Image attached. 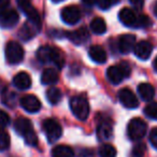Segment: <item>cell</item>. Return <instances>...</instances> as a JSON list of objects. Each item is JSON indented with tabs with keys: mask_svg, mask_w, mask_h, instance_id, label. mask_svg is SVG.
Segmentation results:
<instances>
[{
	"mask_svg": "<svg viewBox=\"0 0 157 157\" xmlns=\"http://www.w3.org/2000/svg\"><path fill=\"white\" fill-rule=\"evenodd\" d=\"M100 157H116V150L111 144H103L99 148Z\"/></svg>",
	"mask_w": 157,
	"mask_h": 157,
	"instance_id": "obj_26",
	"label": "cell"
},
{
	"mask_svg": "<svg viewBox=\"0 0 157 157\" xmlns=\"http://www.w3.org/2000/svg\"><path fill=\"white\" fill-rule=\"evenodd\" d=\"M90 57L94 63H103L107 61L108 55L105 50L100 45H93L90 48Z\"/></svg>",
	"mask_w": 157,
	"mask_h": 157,
	"instance_id": "obj_17",
	"label": "cell"
},
{
	"mask_svg": "<svg viewBox=\"0 0 157 157\" xmlns=\"http://www.w3.org/2000/svg\"><path fill=\"white\" fill-rule=\"evenodd\" d=\"M113 136V128L110 122H101L99 126L97 127V137L99 140H109Z\"/></svg>",
	"mask_w": 157,
	"mask_h": 157,
	"instance_id": "obj_20",
	"label": "cell"
},
{
	"mask_svg": "<svg viewBox=\"0 0 157 157\" xmlns=\"http://www.w3.org/2000/svg\"><path fill=\"white\" fill-rule=\"evenodd\" d=\"M120 2V0H98V7L101 10H108L112 8L113 6L117 5Z\"/></svg>",
	"mask_w": 157,
	"mask_h": 157,
	"instance_id": "obj_29",
	"label": "cell"
},
{
	"mask_svg": "<svg viewBox=\"0 0 157 157\" xmlns=\"http://www.w3.org/2000/svg\"><path fill=\"white\" fill-rule=\"evenodd\" d=\"M133 52L135 55L141 60H146L150 58L151 54L153 52V46L148 41L142 40V41L136 43L135 48H133Z\"/></svg>",
	"mask_w": 157,
	"mask_h": 157,
	"instance_id": "obj_15",
	"label": "cell"
},
{
	"mask_svg": "<svg viewBox=\"0 0 157 157\" xmlns=\"http://www.w3.org/2000/svg\"><path fill=\"white\" fill-rule=\"evenodd\" d=\"M153 11H154V14H155V16L157 17V1L155 2V5H154V9H153Z\"/></svg>",
	"mask_w": 157,
	"mask_h": 157,
	"instance_id": "obj_38",
	"label": "cell"
},
{
	"mask_svg": "<svg viewBox=\"0 0 157 157\" xmlns=\"http://www.w3.org/2000/svg\"><path fill=\"white\" fill-rule=\"evenodd\" d=\"M145 153V145L144 144H138L133 147L131 152V157H143Z\"/></svg>",
	"mask_w": 157,
	"mask_h": 157,
	"instance_id": "obj_30",
	"label": "cell"
},
{
	"mask_svg": "<svg viewBox=\"0 0 157 157\" xmlns=\"http://www.w3.org/2000/svg\"><path fill=\"white\" fill-rule=\"evenodd\" d=\"M10 124V116L7 112L0 110V129H3Z\"/></svg>",
	"mask_w": 157,
	"mask_h": 157,
	"instance_id": "obj_31",
	"label": "cell"
},
{
	"mask_svg": "<svg viewBox=\"0 0 157 157\" xmlns=\"http://www.w3.org/2000/svg\"><path fill=\"white\" fill-rule=\"evenodd\" d=\"M118 99L121 103L127 109H136L139 105L137 97L129 88H123L118 92Z\"/></svg>",
	"mask_w": 157,
	"mask_h": 157,
	"instance_id": "obj_12",
	"label": "cell"
},
{
	"mask_svg": "<svg viewBox=\"0 0 157 157\" xmlns=\"http://www.w3.org/2000/svg\"><path fill=\"white\" fill-rule=\"evenodd\" d=\"M138 93L142 100L151 101L155 96V90L151 84L148 83H141L138 86Z\"/></svg>",
	"mask_w": 157,
	"mask_h": 157,
	"instance_id": "obj_22",
	"label": "cell"
},
{
	"mask_svg": "<svg viewBox=\"0 0 157 157\" xmlns=\"http://www.w3.org/2000/svg\"><path fill=\"white\" fill-rule=\"evenodd\" d=\"M59 73L54 68H48L43 70L41 74V82L44 85H53L58 82Z\"/></svg>",
	"mask_w": 157,
	"mask_h": 157,
	"instance_id": "obj_19",
	"label": "cell"
},
{
	"mask_svg": "<svg viewBox=\"0 0 157 157\" xmlns=\"http://www.w3.org/2000/svg\"><path fill=\"white\" fill-rule=\"evenodd\" d=\"M131 73V68L127 61H121L118 65L111 66L107 70V76L112 84H120L121 82L127 78Z\"/></svg>",
	"mask_w": 157,
	"mask_h": 157,
	"instance_id": "obj_3",
	"label": "cell"
},
{
	"mask_svg": "<svg viewBox=\"0 0 157 157\" xmlns=\"http://www.w3.org/2000/svg\"><path fill=\"white\" fill-rule=\"evenodd\" d=\"M52 157H74V152L68 145H57L52 150Z\"/></svg>",
	"mask_w": 157,
	"mask_h": 157,
	"instance_id": "obj_23",
	"label": "cell"
},
{
	"mask_svg": "<svg viewBox=\"0 0 157 157\" xmlns=\"http://www.w3.org/2000/svg\"><path fill=\"white\" fill-rule=\"evenodd\" d=\"M144 114H145L148 118L157 120V103L152 102L146 105V107L144 108Z\"/></svg>",
	"mask_w": 157,
	"mask_h": 157,
	"instance_id": "obj_28",
	"label": "cell"
},
{
	"mask_svg": "<svg viewBox=\"0 0 157 157\" xmlns=\"http://www.w3.org/2000/svg\"><path fill=\"white\" fill-rule=\"evenodd\" d=\"M14 128H15L16 132L20 136H22L25 139L28 145L36 146L38 144V137L36 135L35 130H33V126L31 122L26 117H18L16 118L15 123H14Z\"/></svg>",
	"mask_w": 157,
	"mask_h": 157,
	"instance_id": "obj_2",
	"label": "cell"
},
{
	"mask_svg": "<svg viewBox=\"0 0 157 157\" xmlns=\"http://www.w3.org/2000/svg\"><path fill=\"white\" fill-rule=\"evenodd\" d=\"M60 16L67 25H75L81 18V11L76 6H67L61 10Z\"/></svg>",
	"mask_w": 157,
	"mask_h": 157,
	"instance_id": "obj_10",
	"label": "cell"
},
{
	"mask_svg": "<svg viewBox=\"0 0 157 157\" xmlns=\"http://www.w3.org/2000/svg\"><path fill=\"white\" fill-rule=\"evenodd\" d=\"M24 58V48L15 41L8 42L6 46V59L11 65H17Z\"/></svg>",
	"mask_w": 157,
	"mask_h": 157,
	"instance_id": "obj_6",
	"label": "cell"
},
{
	"mask_svg": "<svg viewBox=\"0 0 157 157\" xmlns=\"http://www.w3.org/2000/svg\"><path fill=\"white\" fill-rule=\"evenodd\" d=\"M153 66H154V69L157 71V56H156V58L154 59V63H153Z\"/></svg>",
	"mask_w": 157,
	"mask_h": 157,
	"instance_id": "obj_39",
	"label": "cell"
},
{
	"mask_svg": "<svg viewBox=\"0 0 157 157\" xmlns=\"http://www.w3.org/2000/svg\"><path fill=\"white\" fill-rule=\"evenodd\" d=\"M10 146V136L3 129H0V151L8 150Z\"/></svg>",
	"mask_w": 157,
	"mask_h": 157,
	"instance_id": "obj_27",
	"label": "cell"
},
{
	"mask_svg": "<svg viewBox=\"0 0 157 157\" xmlns=\"http://www.w3.org/2000/svg\"><path fill=\"white\" fill-rule=\"evenodd\" d=\"M40 30V28H38L37 26H35L33 24H31L30 22H27L26 24L23 25V27L20 30V38L24 41H28V40L33 39L35 37V35Z\"/></svg>",
	"mask_w": 157,
	"mask_h": 157,
	"instance_id": "obj_21",
	"label": "cell"
},
{
	"mask_svg": "<svg viewBox=\"0 0 157 157\" xmlns=\"http://www.w3.org/2000/svg\"><path fill=\"white\" fill-rule=\"evenodd\" d=\"M151 24V21L148 18V16L141 14L139 15V20H138V28H144V27H147Z\"/></svg>",
	"mask_w": 157,
	"mask_h": 157,
	"instance_id": "obj_33",
	"label": "cell"
},
{
	"mask_svg": "<svg viewBox=\"0 0 157 157\" xmlns=\"http://www.w3.org/2000/svg\"><path fill=\"white\" fill-rule=\"evenodd\" d=\"M16 2H17L20 9L23 11V13L27 16L28 22L40 28L41 27V17H40L38 11L35 9V7L31 5L30 0H16Z\"/></svg>",
	"mask_w": 157,
	"mask_h": 157,
	"instance_id": "obj_7",
	"label": "cell"
},
{
	"mask_svg": "<svg viewBox=\"0 0 157 157\" xmlns=\"http://www.w3.org/2000/svg\"><path fill=\"white\" fill-rule=\"evenodd\" d=\"M37 57L42 63H54L58 69L65 66V56L59 48L44 45L38 50Z\"/></svg>",
	"mask_w": 157,
	"mask_h": 157,
	"instance_id": "obj_1",
	"label": "cell"
},
{
	"mask_svg": "<svg viewBox=\"0 0 157 157\" xmlns=\"http://www.w3.org/2000/svg\"><path fill=\"white\" fill-rule=\"evenodd\" d=\"M70 109L78 120L86 121L90 115V107L87 99L82 96H75L70 99Z\"/></svg>",
	"mask_w": 157,
	"mask_h": 157,
	"instance_id": "obj_4",
	"label": "cell"
},
{
	"mask_svg": "<svg viewBox=\"0 0 157 157\" xmlns=\"http://www.w3.org/2000/svg\"><path fill=\"white\" fill-rule=\"evenodd\" d=\"M136 45V37L131 33H125L118 38V50L122 54H128Z\"/></svg>",
	"mask_w": 157,
	"mask_h": 157,
	"instance_id": "obj_16",
	"label": "cell"
},
{
	"mask_svg": "<svg viewBox=\"0 0 157 157\" xmlns=\"http://www.w3.org/2000/svg\"><path fill=\"white\" fill-rule=\"evenodd\" d=\"M61 97H63V94L60 90L57 87H50L46 92V98L51 105H57L61 100Z\"/></svg>",
	"mask_w": 157,
	"mask_h": 157,
	"instance_id": "obj_25",
	"label": "cell"
},
{
	"mask_svg": "<svg viewBox=\"0 0 157 157\" xmlns=\"http://www.w3.org/2000/svg\"><path fill=\"white\" fill-rule=\"evenodd\" d=\"M86 6H94L98 2V0H82Z\"/></svg>",
	"mask_w": 157,
	"mask_h": 157,
	"instance_id": "obj_37",
	"label": "cell"
},
{
	"mask_svg": "<svg viewBox=\"0 0 157 157\" xmlns=\"http://www.w3.org/2000/svg\"><path fill=\"white\" fill-rule=\"evenodd\" d=\"M13 84L18 90H28L31 86V78L27 72H20L14 76Z\"/></svg>",
	"mask_w": 157,
	"mask_h": 157,
	"instance_id": "obj_18",
	"label": "cell"
},
{
	"mask_svg": "<svg viewBox=\"0 0 157 157\" xmlns=\"http://www.w3.org/2000/svg\"><path fill=\"white\" fill-rule=\"evenodd\" d=\"M66 37L70 40L71 42H73L75 45H81L84 44L85 42L88 41L90 39V33L85 27H82V28H78L74 31H69V33H66Z\"/></svg>",
	"mask_w": 157,
	"mask_h": 157,
	"instance_id": "obj_14",
	"label": "cell"
},
{
	"mask_svg": "<svg viewBox=\"0 0 157 157\" xmlns=\"http://www.w3.org/2000/svg\"><path fill=\"white\" fill-rule=\"evenodd\" d=\"M147 130V125L139 117L132 118L127 126V136L131 141H138L144 137Z\"/></svg>",
	"mask_w": 157,
	"mask_h": 157,
	"instance_id": "obj_5",
	"label": "cell"
},
{
	"mask_svg": "<svg viewBox=\"0 0 157 157\" xmlns=\"http://www.w3.org/2000/svg\"><path fill=\"white\" fill-rule=\"evenodd\" d=\"M118 18L121 23L125 26L130 27V28H138V20L139 15L135 12V10L130 8H123L118 13Z\"/></svg>",
	"mask_w": 157,
	"mask_h": 157,
	"instance_id": "obj_11",
	"label": "cell"
},
{
	"mask_svg": "<svg viewBox=\"0 0 157 157\" xmlns=\"http://www.w3.org/2000/svg\"><path fill=\"white\" fill-rule=\"evenodd\" d=\"M150 142L157 150V128H153L150 133Z\"/></svg>",
	"mask_w": 157,
	"mask_h": 157,
	"instance_id": "obj_34",
	"label": "cell"
},
{
	"mask_svg": "<svg viewBox=\"0 0 157 157\" xmlns=\"http://www.w3.org/2000/svg\"><path fill=\"white\" fill-rule=\"evenodd\" d=\"M9 3H10V0H0V10L1 11L5 10L9 6Z\"/></svg>",
	"mask_w": 157,
	"mask_h": 157,
	"instance_id": "obj_36",
	"label": "cell"
},
{
	"mask_svg": "<svg viewBox=\"0 0 157 157\" xmlns=\"http://www.w3.org/2000/svg\"><path fill=\"white\" fill-rule=\"evenodd\" d=\"M20 16L16 10L5 9L0 12V26L2 28H12L18 23Z\"/></svg>",
	"mask_w": 157,
	"mask_h": 157,
	"instance_id": "obj_9",
	"label": "cell"
},
{
	"mask_svg": "<svg viewBox=\"0 0 157 157\" xmlns=\"http://www.w3.org/2000/svg\"><path fill=\"white\" fill-rule=\"evenodd\" d=\"M15 99H16V95L14 94V93H10L9 95H6V96H3L2 101L6 103V105L13 107L14 103H15Z\"/></svg>",
	"mask_w": 157,
	"mask_h": 157,
	"instance_id": "obj_32",
	"label": "cell"
},
{
	"mask_svg": "<svg viewBox=\"0 0 157 157\" xmlns=\"http://www.w3.org/2000/svg\"><path fill=\"white\" fill-rule=\"evenodd\" d=\"M21 105L29 113H37L41 109V102L35 95H25L20 100Z\"/></svg>",
	"mask_w": 157,
	"mask_h": 157,
	"instance_id": "obj_13",
	"label": "cell"
},
{
	"mask_svg": "<svg viewBox=\"0 0 157 157\" xmlns=\"http://www.w3.org/2000/svg\"><path fill=\"white\" fill-rule=\"evenodd\" d=\"M129 2L136 10H141L144 6V0H129Z\"/></svg>",
	"mask_w": 157,
	"mask_h": 157,
	"instance_id": "obj_35",
	"label": "cell"
},
{
	"mask_svg": "<svg viewBox=\"0 0 157 157\" xmlns=\"http://www.w3.org/2000/svg\"><path fill=\"white\" fill-rule=\"evenodd\" d=\"M90 27L93 33H96V35H103L107 31V24H105V20L101 17H95L90 22Z\"/></svg>",
	"mask_w": 157,
	"mask_h": 157,
	"instance_id": "obj_24",
	"label": "cell"
},
{
	"mask_svg": "<svg viewBox=\"0 0 157 157\" xmlns=\"http://www.w3.org/2000/svg\"><path fill=\"white\" fill-rule=\"evenodd\" d=\"M42 127H43V130L50 143L57 141L63 135V129H61L60 124L54 118L45 120L42 124Z\"/></svg>",
	"mask_w": 157,
	"mask_h": 157,
	"instance_id": "obj_8",
	"label": "cell"
},
{
	"mask_svg": "<svg viewBox=\"0 0 157 157\" xmlns=\"http://www.w3.org/2000/svg\"><path fill=\"white\" fill-rule=\"evenodd\" d=\"M53 2H60V1H63V0H52Z\"/></svg>",
	"mask_w": 157,
	"mask_h": 157,
	"instance_id": "obj_40",
	"label": "cell"
}]
</instances>
